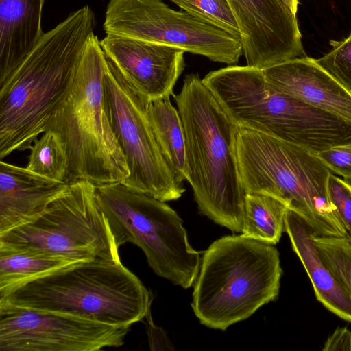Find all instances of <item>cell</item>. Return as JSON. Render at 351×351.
I'll use <instances>...</instances> for the list:
<instances>
[{
	"label": "cell",
	"instance_id": "1",
	"mask_svg": "<svg viewBox=\"0 0 351 351\" xmlns=\"http://www.w3.org/2000/svg\"><path fill=\"white\" fill-rule=\"evenodd\" d=\"M88 5L71 12L44 33L31 51L0 83V159L29 149L46 130L71 88L83 51L94 34Z\"/></svg>",
	"mask_w": 351,
	"mask_h": 351
},
{
	"label": "cell",
	"instance_id": "2",
	"mask_svg": "<svg viewBox=\"0 0 351 351\" xmlns=\"http://www.w3.org/2000/svg\"><path fill=\"white\" fill-rule=\"evenodd\" d=\"M186 141V180L202 214L241 232L246 192L237 163L239 126L197 74L184 77L174 95Z\"/></svg>",
	"mask_w": 351,
	"mask_h": 351
},
{
	"label": "cell",
	"instance_id": "3",
	"mask_svg": "<svg viewBox=\"0 0 351 351\" xmlns=\"http://www.w3.org/2000/svg\"><path fill=\"white\" fill-rule=\"evenodd\" d=\"M106 62L100 40L93 34L71 88L46 127L58 134L64 146L67 184L80 180L95 186L123 183L130 174L106 108L103 84Z\"/></svg>",
	"mask_w": 351,
	"mask_h": 351
},
{
	"label": "cell",
	"instance_id": "4",
	"mask_svg": "<svg viewBox=\"0 0 351 351\" xmlns=\"http://www.w3.org/2000/svg\"><path fill=\"white\" fill-rule=\"evenodd\" d=\"M152 300L138 278L121 261L96 258L26 283L0 298V305L131 326L144 319Z\"/></svg>",
	"mask_w": 351,
	"mask_h": 351
},
{
	"label": "cell",
	"instance_id": "5",
	"mask_svg": "<svg viewBox=\"0 0 351 351\" xmlns=\"http://www.w3.org/2000/svg\"><path fill=\"white\" fill-rule=\"evenodd\" d=\"M282 270L274 245L229 235L204 252L191 307L200 323L226 330L277 299Z\"/></svg>",
	"mask_w": 351,
	"mask_h": 351
},
{
	"label": "cell",
	"instance_id": "6",
	"mask_svg": "<svg viewBox=\"0 0 351 351\" xmlns=\"http://www.w3.org/2000/svg\"><path fill=\"white\" fill-rule=\"evenodd\" d=\"M236 155L246 193L285 203L315 235L348 237L328 193L331 172L316 154L276 138L239 127Z\"/></svg>",
	"mask_w": 351,
	"mask_h": 351
},
{
	"label": "cell",
	"instance_id": "7",
	"mask_svg": "<svg viewBox=\"0 0 351 351\" xmlns=\"http://www.w3.org/2000/svg\"><path fill=\"white\" fill-rule=\"evenodd\" d=\"M95 195L118 248L134 243L156 275L184 289L195 283L202 258L173 209L122 183L95 186Z\"/></svg>",
	"mask_w": 351,
	"mask_h": 351
},
{
	"label": "cell",
	"instance_id": "8",
	"mask_svg": "<svg viewBox=\"0 0 351 351\" xmlns=\"http://www.w3.org/2000/svg\"><path fill=\"white\" fill-rule=\"evenodd\" d=\"M0 247L40 250L78 261H121L95 186L85 180L68 184L34 221L1 235Z\"/></svg>",
	"mask_w": 351,
	"mask_h": 351
},
{
	"label": "cell",
	"instance_id": "9",
	"mask_svg": "<svg viewBox=\"0 0 351 351\" xmlns=\"http://www.w3.org/2000/svg\"><path fill=\"white\" fill-rule=\"evenodd\" d=\"M106 34L177 47L228 64L243 53L241 38L162 0H110L103 25Z\"/></svg>",
	"mask_w": 351,
	"mask_h": 351
},
{
	"label": "cell",
	"instance_id": "10",
	"mask_svg": "<svg viewBox=\"0 0 351 351\" xmlns=\"http://www.w3.org/2000/svg\"><path fill=\"white\" fill-rule=\"evenodd\" d=\"M106 59L103 84L106 108L130 171L122 184L162 202L179 199L185 189L159 148L147 117V102Z\"/></svg>",
	"mask_w": 351,
	"mask_h": 351
},
{
	"label": "cell",
	"instance_id": "11",
	"mask_svg": "<svg viewBox=\"0 0 351 351\" xmlns=\"http://www.w3.org/2000/svg\"><path fill=\"white\" fill-rule=\"evenodd\" d=\"M130 327L0 305V351H96L119 347Z\"/></svg>",
	"mask_w": 351,
	"mask_h": 351
},
{
	"label": "cell",
	"instance_id": "12",
	"mask_svg": "<svg viewBox=\"0 0 351 351\" xmlns=\"http://www.w3.org/2000/svg\"><path fill=\"white\" fill-rule=\"evenodd\" d=\"M247 65L260 69L306 56L296 14L282 0H227Z\"/></svg>",
	"mask_w": 351,
	"mask_h": 351
},
{
	"label": "cell",
	"instance_id": "13",
	"mask_svg": "<svg viewBox=\"0 0 351 351\" xmlns=\"http://www.w3.org/2000/svg\"><path fill=\"white\" fill-rule=\"evenodd\" d=\"M100 44L108 60L143 100L174 95V86L185 67L184 51L110 34Z\"/></svg>",
	"mask_w": 351,
	"mask_h": 351
},
{
	"label": "cell",
	"instance_id": "14",
	"mask_svg": "<svg viewBox=\"0 0 351 351\" xmlns=\"http://www.w3.org/2000/svg\"><path fill=\"white\" fill-rule=\"evenodd\" d=\"M262 70L278 90L351 122V94L314 58H296Z\"/></svg>",
	"mask_w": 351,
	"mask_h": 351
},
{
	"label": "cell",
	"instance_id": "15",
	"mask_svg": "<svg viewBox=\"0 0 351 351\" xmlns=\"http://www.w3.org/2000/svg\"><path fill=\"white\" fill-rule=\"evenodd\" d=\"M68 184L0 161V236L36 220Z\"/></svg>",
	"mask_w": 351,
	"mask_h": 351
},
{
	"label": "cell",
	"instance_id": "16",
	"mask_svg": "<svg viewBox=\"0 0 351 351\" xmlns=\"http://www.w3.org/2000/svg\"><path fill=\"white\" fill-rule=\"evenodd\" d=\"M285 231L310 278L317 300L332 313L351 322V295L324 263L313 240L314 230L289 209Z\"/></svg>",
	"mask_w": 351,
	"mask_h": 351
},
{
	"label": "cell",
	"instance_id": "17",
	"mask_svg": "<svg viewBox=\"0 0 351 351\" xmlns=\"http://www.w3.org/2000/svg\"><path fill=\"white\" fill-rule=\"evenodd\" d=\"M45 0H0V83L31 51L44 34Z\"/></svg>",
	"mask_w": 351,
	"mask_h": 351
},
{
	"label": "cell",
	"instance_id": "18",
	"mask_svg": "<svg viewBox=\"0 0 351 351\" xmlns=\"http://www.w3.org/2000/svg\"><path fill=\"white\" fill-rule=\"evenodd\" d=\"M80 262L83 261L40 250L0 247V298L26 283Z\"/></svg>",
	"mask_w": 351,
	"mask_h": 351
},
{
	"label": "cell",
	"instance_id": "19",
	"mask_svg": "<svg viewBox=\"0 0 351 351\" xmlns=\"http://www.w3.org/2000/svg\"><path fill=\"white\" fill-rule=\"evenodd\" d=\"M147 114L159 148L180 182L186 180V141L182 121L170 96L147 103Z\"/></svg>",
	"mask_w": 351,
	"mask_h": 351
},
{
	"label": "cell",
	"instance_id": "20",
	"mask_svg": "<svg viewBox=\"0 0 351 351\" xmlns=\"http://www.w3.org/2000/svg\"><path fill=\"white\" fill-rule=\"evenodd\" d=\"M287 206L271 196L246 193L242 234L271 245L277 244L285 230Z\"/></svg>",
	"mask_w": 351,
	"mask_h": 351
},
{
	"label": "cell",
	"instance_id": "21",
	"mask_svg": "<svg viewBox=\"0 0 351 351\" xmlns=\"http://www.w3.org/2000/svg\"><path fill=\"white\" fill-rule=\"evenodd\" d=\"M27 170L48 179L66 182L68 158L58 134L46 130L32 143Z\"/></svg>",
	"mask_w": 351,
	"mask_h": 351
},
{
	"label": "cell",
	"instance_id": "22",
	"mask_svg": "<svg viewBox=\"0 0 351 351\" xmlns=\"http://www.w3.org/2000/svg\"><path fill=\"white\" fill-rule=\"evenodd\" d=\"M313 240L324 263L351 295V241L349 238L314 234Z\"/></svg>",
	"mask_w": 351,
	"mask_h": 351
},
{
	"label": "cell",
	"instance_id": "23",
	"mask_svg": "<svg viewBox=\"0 0 351 351\" xmlns=\"http://www.w3.org/2000/svg\"><path fill=\"white\" fill-rule=\"evenodd\" d=\"M182 10L205 19L241 36L236 19L227 0H170Z\"/></svg>",
	"mask_w": 351,
	"mask_h": 351
},
{
	"label": "cell",
	"instance_id": "24",
	"mask_svg": "<svg viewBox=\"0 0 351 351\" xmlns=\"http://www.w3.org/2000/svg\"><path fill=\"white\" fill-rule=\"evenodd\" d=\"M332 49L315 62L351 94V33L341 40H330Z\"/></svg>",
	"mask_w": 351,
	"mask_h": 351
},
{
	"label": "cell",
	"instance_id": "25",
	"mask_svg": "<svg viewBox=\"0 0 351 351\" xmlns=\"http://www.w3.org/2000/svg\"><path fill=\"white\" fill-rule=\"evenodd\" d=\"M328 193L336 215L351 239V183L330 173Z\"/></svg>",
	"mask_w": 351,
	"mask_h": 351
},
{
	"label": "cell",
	"instance_id": "26",
	"mask_svg": "<svg viewBox=\"0 0 351 351\" xmlns=\"http://www.w3.org/2000/svg\"><path fill=\"white\" fill-rule=\"evenodd\" d=\"M316 156L332 173L351 182V143L330 147Z\"/></svg>",
	"mask_w": 351,
	"mask_h": 351
},
{
	"label": "cell",
	"instance_id": "27",
	"mask_svg": "<svg viewBox=\"0 0 351 351\" xmlns=\"http://www.w3.org/2000/svg\"><path fill=\"white\" fill-rule=\"evenodd\" d=\"M144 319L149 349L152 351H172L174 346L165 331L156 326L152 319L151 307Z\"/></svg>",
	"mask_w": 351,
	"mask_h": 351
},
{
	"label": "cell",
	"instance_id": "28",
	"mask_svg": "<svg viewBox=\"0 0 351 351\" xmlns=\"http://www.w3.org/2000/svg\"><path fill=\"white\" fill-rule=\"evenodd\" d=\"M322 350H351V331L346 327L337 328L328 338Z\"/></svg>",
	"mask_w": 351,
	"mask_h": 351
},
{
	"label": "cell",
	"instance_id": "29",
	"mask_svg": "<svg viewBox=\"0 0 351 351\" xmlns=\"http://www.w3.org/2000/svg\"><path fill=\"white\" fill-rule=\"evenodd\" d=\"M293 13L296 14L299 1L298 0H282Z\"/></svg>",
	"mask_w": 351,
	"mask_h": 351
},
{
	"label": "cell",
	"instance_id": "30",
	"mask_svg": "<svg viewBox=\"0 0 351 351\" xmlns=\"http://www.w3.org/2000/svg\"><path fill=\"white\" fill-rule=\"evenodd\" d=\"M350 239V241H351V239Z\"/></svg>",
	"mask_w": 351,
	"mask_h": 351
}]
</instances>
